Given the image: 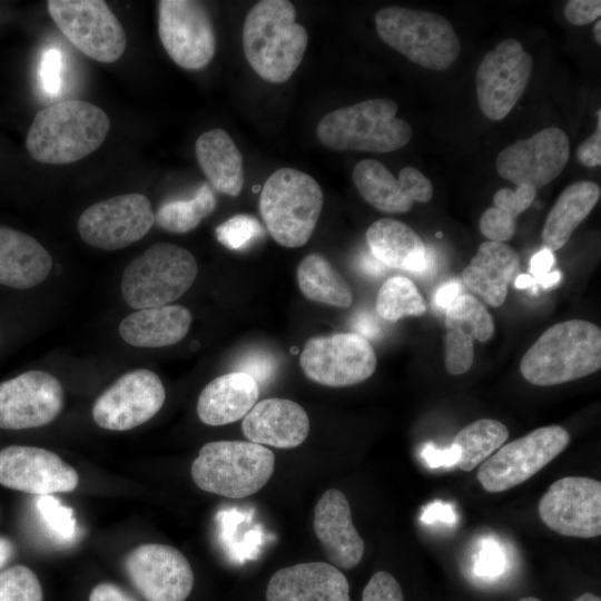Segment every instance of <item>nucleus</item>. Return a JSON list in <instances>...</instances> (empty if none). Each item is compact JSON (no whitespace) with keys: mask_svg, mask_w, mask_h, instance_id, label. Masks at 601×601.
Here are the masks:
<instances>
[{"mask_svg":"<svg viewBox=\"0 0 601 601\" xmlns=\"http://www.w3.org/2000/svg\"><path fill=\"white\" fill-rule=\"evenodd\" d=\"M307 43L308 33L296 22L290 1H258L245 17L244 55L253 70L268 82L288 80L302 62Z\"/></svg>","mask_w":601,"mask_h":601,"instance_id":"1","label":"nucleus"},{"mask_svg":"<svg viewBox=\"0 0 601 601\" xmlns=\"http://www.w3.org/2000/svg\"><path fill=\"white\" fill-rule=\"evenodd\" d=\"M109 129L110 120L101 108L82 100H67L36 114L26 146L39 162L71 164L98 149Z\"/></svg>","mask_w":601,"mask_h":601,"instance_id":"2","label":"nucleus"},{"mask_svg":"<svg viewBox=\"0 0 601 601\" xmlns=\"http://www.w3.org/2000/svg\"><path fill=\"white\" fill-rule=\"evenodd\" d=\"M601 367V329L584 319L552 325L524 353L520 372L538 386H552L591 375Z\"/></svg>","mask_w":601,"mask_h":601,"instance_id":"3","label":"nucleus"},{"mask_svg":"<svg viewBox=\"0 0 601 601\" xmlns=\"http://www.w3.org/2000/svg\"><path fill=\"white\" fill-rule=\"evenodd\" d=\"M398 106L387 98L364 100L327 112L316 128L318 141L332 150L392 152L413 136L412 126L396 118Z\"/></svg>","mask_w":601,"mask_h":601,"instance_id":"4","label":"nucleus"},{"mask_svg":"<svg viewBox=\"0 0 601 601\" xmlns=\"http://www.w3.org/2000/svg\"><path fill=\"white\" fill-rule=\"evenodd\" d=\"M324 195L308 174L284 167L265 181L259 213L270 236L288 248L305 245L318 221Z\"/></svg>","mask_w":601,"mask_h":601,"instance_id":"5","label":"nucleus"},{"mask_svg":"<svg viewBox=\"0 0 601 601\" xmlns=\"http://www.w3.org/2000/svg\"><path fill=\"white\" fill-rule=\"evenodd\" d=\"M274 467L275 455L264 445L215 441L199 450L190 473L195 484L205 492L243 499L265 486Z\"/></svg>","mask_w":601,"mask_h":601,"instance_id":"6","label":"nucleus"},{"mask_svg":"<svg viewBox=\"0 0 601 601\" xmlns=\"http://www.w3.org/2000/svg\"><path fill=\"white\" fill-rule=\"evenodd\" d=\"M375 27L383 42L426 69H447L461 51L452 23L434 12L390 6L376 13Z\"/></svg>","mask_w":601,"mask_h":601,"instance_id":"7","label":"nucleus"},{"mask_svg":"<svg viewBox=\"0 0 601 601\" xmlns=\"http://www.w3.org/2000/svg\"><path fill=\"white\" fill-rule=\"evenodd\" d=\"M198 272L194 255L186 248L158 243L134 258L121 276V295L132 308L168 305L194 284Z\"/></svg>","mask_w":601,"mask_h":601,"instance_id":"8","label":"nucleus"},{"mask_svg":"<svg viewBox=\"0 0 601 601\" xmlns=\"http://www.w3.org/2000/svg\"><path fill=\"white\" fill-rule=\"evenodd\" d=\"M569 443L570 434L564 427H539L501 446L486 459L477 471V480L491 493L512 489L541 471Z\"/></svg>","mask_w":601,"mask_h":601,"instance_id":"9","label":"nucleus"},{"mask_svg":"<svg viewBox=\"0 0 601 601\" xmlns=\"http://www.w3.org/2000/svg\"><path fill=\"white\" fill-rule=\"evenodd\" d=\"M47 8L63 36L99 62L117 61L127 46L126 32L102 0H49Z\"/></svg>","mask_w":601,"mask_h":601,"instance_id":"10","label":"nucleus"},{"mask_svg":"<svg viewBox=\"0 0 601 601\" xmlns=\"http://www.w3.org/2000/svg\"><path fill=\"white\" fill-rule=\"evenodd\" d=\"M299 363L311 381L331 387H344L371 377L377 361L367 339L355 333H336L309 338Z\"/></svg>","mask_w":601,"mask_h":601,"instance_id":"11","label":"nucleus"},{"mask_svg":"<svg viewBox=\"0 0 601 601\" xmlns=\"http://www.w3.org/2000/svg\"><path fill=\"white\" fill-rule=\"evenodd\" d=\"M533 70V58L512 38L489 51L475 73L481 112L491 120L505 118L523 95Z\"/></svg>","mask_w":601,"mask_h":601,"instance_id":"12","label":"nucleus"},{"mask_svg":"<svg viewBox=\"0 0 601 601\" xmlns=\"http://www.w3.org/2000/svg\"><path fill=\"white\" fill-rule=\"evenodd\" d=\"M158 35L168 56L184 69H201L215 55L216 35L203 2L158 1Z\"/></svg>","mask_w":601,"mask_h":601,"instance_id":"13","label":"nucleus"},{"mask_svg":"<svg viewBox=\"0 0 601 601\" xmlns=\"http://www.w3.org/2000/svg\"><path fill=\"white\" fill-rule=\"evenodd\" d=\"M154 223L155 213L149 198L130 193L100 200L85 209L77 229L86 244L104 250H117L141 239Z\"/></svg>","mask_w":601,"mask_h":601,"instance_id":"14","label":"nucleus"},{"mask_svg":"<svg viewBox=\"0 0 601 601\" xmlns=\"http://www.w3.org/2000/svg\"><path fill=\"white\" fill-rule=\"evenodd\" d=\"M165 398V387L156 373L134 370L98 396L92 405V418L105 430L128 431L154 417Z\"/></svg>","mask_w":601,"mask_h":601,"instance_id":"15","label":"nucleus"},{"mask_svg":"<svg viewBox=\"0 0 601 601\" xmlns=\"http://www.w3.org/2000/svg\"><path fill=\"white\" fill-rule=\"evenodd\" d=\"M542 522L554 532L582 539L601 534V482L565 476L553 482L539 502Z\"/></svg>","mask_w":601,"mask_h":601,"instance_id":"16","label":"nucleus"},{"mask_svg":"<svg viewBox=\"0 0 601 601\" xmlns=\"http://www.w3.org/2000/svg\"><path fill=\"white\" fill-rule=\"evenodd\" d=\"M570 158V140L558 127H548L502 149L495 161L497 174L535 190L555 179Z\"/></svg>","mask_w":601,"mask_h":601,"instance_id":"17","label":"nucleus"},{"mask_svg":"<svg viewBox=\"0 0 601 601\" xmlns=\"http://www.w3.org/2000/svg\"><path fill=\"white\" fill-rule=\"evenodd\" d=\"M65 403L63 387L52 374L32 370L0 382V428L27 430L55 421Z\"/></svg>","mask_w":601,"mask_h":601,"instance_id":"18","label":"nucleus"},{"mask_svg":"<svg viewBox=\"0 0 601 601\" xmlns=\"http://www.w3.org/2000/svg\"><path fill=\"white\" fill-rule=\"evenodd\" d=\"M125 570L136 590L147 601H185L194 587V573L176 548L147 543L131 550Z\"/></svg>","mask_w":601,"mask_h":601,"instance_id":"19","label":"nucleus"},{"mask_svg":"<svg viewBox=\"0 0 601 601\" xmlns=\"http://www.w3.org/2000/svg\"><path fill=\"white\" fill-rule=\"evenodd\" d=\"M0 484L39 496L52 495L76 490L79 475L52 451L10 445L0 451Z\"/></svg>","mask_w":601,"mask_h":601,"instance_id":"20","label":"nucleus"},{"mask_svg":"<svg viewBox=\"0 0 601 601\" xmlns=\"http://www.w3.org/2000/svg\"><path fill=\"white\" fill-rule=\"evenodd\" d=\"M353 180L365 201L386 214L407 213L414 203H427L433 196L431 180L412 166L395 178L378 160L363 159L353 169Z\"/></svg>","mask_w":601,"mask_h":601,"instance_id":"21","label":"nucleus"},{"mask_svg":"<svg viewBox=\"0 0 601 601\" xmlns=\"http://www.w3.org/2000/svg\"><path fill=\"white\" fill-rule=\"evenodd\" d=\"M314 531L334 566L351 570L361 562L364 540L353 524L349 503L339 490H326L318 500Z\"/></svg>","mask_w":601,"mask_h":601,"instance_id":"22","label":"nucleus"},{"mask_svg":"<svg viewBox=\"0 0 601 601\" xmlns=\"http://www.w3.org/2000/svg\"><path fill=\"white\" fill-rule=\"evenodd\" d=\"M266 601H351L345 575L325 562H306L276 571Z\"/></svg>","mask_w":601,"mask_h":601,"instance_id":"23","label":"nucleus"},{"mask_svg":"<svg viewBox=\"0 0 601 601\" xmlns=\"http://www.w3.org/2000/svg\"><path fill=\"white\" fill-rule=\"evenodd\" d=\"M242 430L253 443L292 449L306 440L309 418L305 410L290 400L265 398L245 415Z\"/></svg>","mask_w":601,"mask_h":601,"instance_id":"24","label":"nucleus"},{"mask_svg":"<svg viewBox=\"0 0 601 601\" xmlns=\"http://www.w3.org/2000/svg\"><path fill=\"white\" fill-rule=\"evenodd\" d=\"M366 242L372 255L383 265L426 274L433 266L421 237L406 224L393 218H381L366 230Z\"/></svg>","mask_w":601,"mask_h":601,"instance_id":"25","label":"nucleus"},{"mask_svg":"<svg viewBox=\"0 0 601 601\" xmlns=\"http://www.w3.org/2000/svg\"><path fill=\"white\" fill-rule=\"evenodd\" d=\"M520 258L508 244L482 243L463 270L465 285L486 304L500 307L505 302L509 283L519 275Z\"/></svg>","mask_w":601,"mask_h":601,"instance_id":"26","label":"nucleus"},{"mask_svg":"<svg viewBox=\"0 0 601 601\" xmlns=\"http://www.w3.org/2000/svg\"><path fill=\"white\" fill-rule=\"evenodd\" d=\"M52 258L32 236L0 226V284L16 289L32 288L50 274Z\"/></svg>","mask_w":601,"mask_h":601,"instance_id":"27","label":"nucleus"},{"mask_svg":"<svg viewBox=\"0 0 601 601\" xmlns=\"http://www.w3.org/2000/svg\"><path fill=\"white\" fill-rule=\"evenodd\" d=\"M259 395L256 381L242 372L214 378L200 392L197 401L199 420L210 426L236 422L254 407Z\"/></svg>","mask_w":601,"mask_h":601,"instance_id":"28","label":"nucleus"},{"mask_svg":"<svg viewBox=\"0 0 601 601\" xmlns=\"http://www.w3.org/2000/svg\"><path fill=\"white\" fill-rule=\"evenodd\" d=\"M193 315L181 305L137 309L119 325L121 338L136 347H165L181 341L189 331Z\"/></svg>","mask_w":601,"mask_h":601,"instance_id":"29","label":"nucleus"},{"mask_svg":"<svg viewBox=\"0 0 601 601\" xmlns=\"http://www.w3.org/2000/svg\"><path fill=\"white\" fill-rule=\"evenodd\" d=\"M200 169L213 188L236 197L244 186L243 156L231 137L220 128L201 134L195 144Z\"/></svg>","mask_w":601,"mask_h":601,"instance_id":"30","label":"nucleus"},{"mask_svg":"<svg viewBox=\"0 0 601 601\" xmlns=\"http://www.w3.org/2000/svg\"><path fill=\"white\" fill-rule=\"evenodd\" d=\"M600 196L599 185L591 180L575 181L565 187L545 218L541 233L544 248L552 253L562 248Z\"/></svg>","mask_w":601,"mask_h":601,"instance_id":"31","label":"nucleus"},{"mask_svg":"<svg viewBox=\"0 0 601 601\" xmlns=\"http://www.w3.org/2000/svg\"><path fill=\"white\" fill-rule=\"evenodd\" d=\"M297 282L302 294L314 302L347 308L353 293L346 279L321 254H309L297 267Z\"/></svg>","mask_w":601,"mask_h":601,"instance_id":"32","label":"nucleus"},{"mask_svg":"<svg viewBox=\"0 0 601 601\" xmlns=\"http://www.w3.org/2000/svg\"><path fill=\"white\" fill-rule=\"evenodd\" d=\"M509 437L508 427L493 418H481L463 427L453 440L460 449L455 467L470 472L489 459Z\"/></svg>","mask_w":601,"mask_h":601,"instance_id":"33","label":"nucleus"},{"mask_svg":"<svg viewBox=\"0 0 601 601\" xmlns=\"http://www.w3.org/2000/svg\"><path fill=\"white\" fill-rule=\"evenodd\" d=\"M446 333L467 342H487L494 335V322L489 311L472 295L457 296L445 309Z\"/></svg>","mask_w":601,"mask_h":601,"instance_id":"34","label":"nucleus"},{"mask_svg":"<svg viewBox=\"0 0 601 601\" xmlns=\"http://www.w3.org/2000/svg\"><path fill=\"white\" fill-rule=\"evenodd\" d=\"M215 207L213 189L208 184H203L190 199L164 203L155 214V221L166 231L184 234L196 228Z\"/></svg>","mask_w":601,"mask_h":601,"instance_id":"35","label":"nucleus"},{"mask_svg":"<svg viewBox=\"0 0 601 601\" xmlns=\"http://www.w3.org/2000/svg\"><path fill=\"white\" fill-rule=\"evenodd\" d=\"M376 312L380 317L396 322L406 316L425 313L426 304L415 284L403 276L388 278L381 286L376 297Z\"/></svg>","mask_w":601,"mask_h":601,"instance_id":"36","label":"nucleus"},{"mask_svg":"<svg viewBox=\"0 0 601 601\" xmlns=\"http://www.w3.org/2000/svg\"><path fill=\"white\" fill-rule=\"evenodd\" d=\"M37 574L26 565H13L0 572V601H42Z\"/></svg>","mask_w":601,"mask_h":601,"instance_id":"37","label":"nucleus"},{"mask_svg":"<svg viewBox=\"0 0 601 601\" xmlns=\"http://www.w3.org/2000/svg\"><path fill=\"white\" fill-rule=\"evenodd\" d=\"M37 511L55 538L62 542L75 540L77 521L72 509L52 495H42L37 500Z\"/></svg>","mask_w":601,"mask_h":601,"instance_id":"38","label":"nucleus"},{"mask_svg":"<svg viewBox=\"0 0 601 601\" xmlns=\"http://www.w3.org/2000/svg\"><path fill=\"white\" fill-rule=\"evenodd\" d=\"M217 240L229 249H242L264 236L260 223L252 215H235L215 229Z\"/></svg>","mask_w":601,"mask_h":601,"instance_id":"39","label":"nucleus"},{"mask_svg":"<svg viewBox=\"0 0 601 601\" xmlns=\"http://www.w3.org/2000/svg\"><path fill=\"white\" fill-rule=\"evenodd\" d=\"M480 230L489 240L504 243L514 236L516 218L493 206L482 214Z\"/></svg>","mask_w":601,"mask_h":601,"instance_id":"40","label":"nucleus"},{"mask_svg":"<svg viewBox=\"0 0 601 601\" xmlns=\"http://www.w3.org/2000/svg\"><path fill=\"white\" fill-rule=\"evenodd\" d=\"M62 55L58 48L50 47L42 51L38 77L43 92L49 96L59 93L62 86Z\"/></svg>","mask_w":601,"mask_h":601,"instance_id":"41","label":"nucleus"},{"mask_svg":"<svg viewBox=\"0 0 601 601\" xmlns=\"http://www.w3.org/2000/svg\"><path fill=\"white\" fill-rule=\"evenodd\" d=\"M535 196L536 190L529 185H519L516 189L504 187L494 194L493 203L494 207L505 210L516 218L531 206Z\"/></svg>","mask_w":601,"mask_h":601,"instance_id":"42","label":"nucleus"},{"mask_svg":"<svg viewBox=\"0 0 601 601\" xmlns=\"http://www.w3.org/2000/svg\"><path fill=\"white\" fill-rule=\"evenodd\" d=\"M362 601H404L397 580L386 571L372 575L362 593Z\"/></svg>","mask_w":601,"mask_h":601,"instance_id":"43","label":"nucleus"},{"mask_svg":"<svg viewBox=\"0 0 601 601\" xmlns=\"http://www.w3.org/2000/svg\"><path fill=\"white\" fill-rule=\"evenodd\" d=\"M275 364L274 357L268 353L259 351L249 352L239 359L237 372L249 375L257 384H264L272 378Z\"/></svg>","mask_w":601,"mask_h":601,"instance_id":"44","label":"nucleus"},{"mask_svg":"<svg viewBox=\"0 0 601 601\" xmlns=\"http://www.w3.org/2000/svg\"><path fill=\"white\" fill-rule=\"evenodd\" d=\"M600 0H570L564 6V17L571 24L584 26L599 20Z\"/></svg>","mask_w":601,"mask_h":601,"instance_id":"45","label":"nucleus"},{"mask_svg":"<svg viewBox=\"0 0 601 601\" xmlns=\"http://www.w3.org/2000/svg\"><path fill=\"white\" fill-rule=\"evenodd\" d=\"M598 122L595 131L583 140L577 149L578 160L587 167H597L601 164V110L597 111Z\"/></svg>","mask_w":601,"mask_h":601,"instance_id":"46","label":"nucleus"},{"mask_svg":"<svg viewBox=\"0 0 601 601\" xmlns=\"http://www.w3.org/2000/svg\"><path fill=\"white\" fill-rule=\"evenodd\" d=\"M422 455L425 459L426 464L432 469L441 466L451 469L459 462L460 449L455 444H452L447 449H437L432 444H427L425 445Z\"/></svg>","mask_w":601,"mask_h":601,"instance_id":"47","label":"nucleus"},{"mask_svg":"<svg viewBox=\"0 0 601 601\" xmlns=\"http://www.w3.org/2000/svg\"><path fill=\"white\" fill-rule=\"evenodd\" d=\"M503 558L501 552L494 544H485L483 551L480 553V560L476 565V570L483 575H496L502 571Z\"/></svg>","mask_w":601,"mask_h":601,"instance_id":"48","label":"nucleus"},{"mask_svg":"<svg viewBox=\"0 0 601 601\" xmlns=\"http://www.w3.org/2000/svg\"><path fill=\"white\" fill-rule=\"evenodd\" d=\"M89 601H136L118 585L104 582L97 584L90 592Z\"/></svg>","mask_w":601,"mask_h":601,"instance_id":"49","label":"nucleus"},{"mask_svg":"<svg viewBox=\"0 0 601 601\" xmlns=\"http://www.w3.org/2000/svg\"><path fill=\"white\" fill-rule=\"evenodd\" d=\"M553 264L554 256L552 252L543 248L531 258L529 273L532 277L544 275L549 273Z\"/></svg>","mask_w":601,"mask_h":601,"instance_id":"50","label":"nucleus"},{"mask_svg":"<svg viewBox=\"0 0 601 601\" xmlns=\"http://www.w3.org/2000/svg\"><path fill=\"white\" fill-rule=\"evenodd\" d=\"M354 328L357 332L355 334L362 336L365 339L377 337L382 332L375 318L365 313L356 317Z\"/></svg>","mask_w":601,"mask_h":601,"instance_id":"51","label":"nucleus"},{"mask_svg":"<svg viewBox=\"0 0 601 601\" xmlns=\"http://www.w3.org/2000/svg\"><path fill=\"white\" fill-rule=\"evenodd\" d=\"M460 292H461V285L460 283L457 282H449L444 285H442L435 296H434V302L435 304L440 307V308H443V309H446L450 304L457 297L460 296Z\"/></svg>","mask_w":601,"mask_h":601,"instance_id":"52","label":"nucleus"},{"mask_svg":"<svg viewBox=\"0 0 601 601\" xmlns=\"http://www.w3.org/2000/svg\"><path fill=\"white\" fill-rule=\"evenodd\" d=\"M423 521L432 522L434 520H442L449 523L454 522V514L452 509L449 505H444L440 502H436L430 505L425 513L422 516Z\"/></svg>","mask_w":601,"mask_h":601,"instance_id":"53","label":"nucleus"},{"mask_svg":"<svg viewBox=\"0 0 601 601\" xmlns=\"http://www.w3.org/2000/svg\"><path fill=\"white\" fill-rule=\"evenodd\" d=\"M361 267L364 273L372 276H380L384 273V265L373 255L364 256L361 260Z\"/></svg>","mask_w":601,"mask_h":601,"instance_id":"54","label":"nucleus"},{"mask_svg":"<svg viewBox=\"0 0 601 601\" xmlns=\"http://www.w3.org/2000/svg\"><path fill=\"white\" fill-rule=\"evenodd\" d=\"M14 553V546L10 540L0 535V569L3 568Z\"/></svg>","mask_w":601,"mask_h":601,"instance_id":"55","label":"nucleus"},{"mask_svg":"<svg viewBox=\"0 0 601 601\" xmlns=\"http://www.w3.org/2000/svg\"><path fill=\"white\" fill-rule=\"evenodd\" d=\"M533 278L535 284H539L543 287H551L560 280L561 274L560 272L555 270Z\"/></svg>","mask_w":601,"mask_h":601,"instance_id":"56","label":"nucleus"},{"mask_svg":"<svg viewBox=\"0 0 601 601\" xmlns=\"http://www.w3.org/2000/svg\"><path fill=\"white\" fill-rule=\"evenodd\" d=\"M534 278L530 274H519L515 279V287L523 289L534 285Z\"/></svg>","mask_w":601,"mask_h":601,"instance_id":"57","label":"nucleus"},{"mask_svg":"<svg viewBox=\"0 0 601 601\" xmlns=\"http://www.w3.org/2000/svg\"><path fill=\"white\" fill-rule=\"evenodd\" d=\"M573 601H601V599H600V597H598V595H595L593 593L587 592V593L578 597Z\"/></svg>","mask_w":601,"mask_h":601,"instance_id":"58","label":"nucleus"},{"mask_svg":"<svg viewBox=\"0 0 601 601\" xmlns=\"http://www.w3.org/2000/svg\"><path fill=\"white\" fill-rule=\"evenodd\" d=\"M594 40L598 45H601V21L598 20L593 27Z\"/></svg>","mask_w":601,"mask_h":601,"instance_id":"59","label":"nucleus"},{"mask_svg":"<svg viewBox=\"0 0 601 601\" xmlns=\"http://www.w3.org/2000/svg\"><path fill=\"white\" fill-rule=\"evenodd\" d=\"M519 601H541V600L535 597H525V598L520 599Z\"/></svg>","mask_w":601,"mask_h":601,"instance_id":"60","label":"nucleus"}]
</instances>
